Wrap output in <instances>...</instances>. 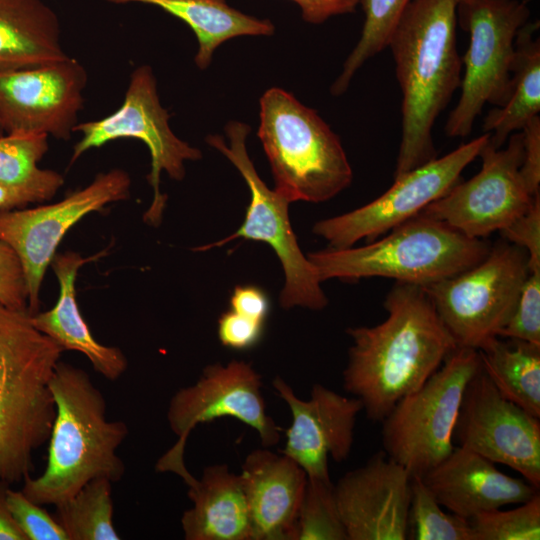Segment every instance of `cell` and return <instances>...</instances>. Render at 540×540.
<instances>
[{
    "instance_id": "obj_42",
    "label": "cell",
    "mask_w": 540,
    "mask_h": 540,
    "mask_svg": "<svg viewBox=\"0 0 540 540\" xmlns=\"http://www.w3.org/2000/svg\"><path fill=\"white\" fill-rule=\"evenodd\" d=\"M301 10L302 19L321 24L329 18L355 12L360 0H292Z\"/></svg>"
},
{
    "instance_id": "obj_37",
    "label": "cell",
    "mask_w": 540,
    "mask_h": 540,
    "mask_svg": "<svg viewBox=\"0 0 540 540\" xmlns=\"http://www.w3.org/2000/svg\"><path fill=\"white\" fill-rule=\"evenodd\" d=\"M0 302L12 309L28 312L27 287L21 262L14 250L2 241H0Z\"/></svg>"
},
{
    "instance_id": "obj_35",
    "label": "cell",
    "mask_w": 540,
    "mask_h": 540,
    "mask_svg": "<svg viewBox=\"0 0 540 540\" xmlns=\"http://www.w3.org/2000/svg\"><path fill=\"white\" fill-rule=\"evenodd\" d=\"M8 508L27 540H69L62 526L43 505L28 499L21 490L7 488Z\"/></svg>"
},
{
    "instance_id": "obj_33",
    "label": "cell",
    "mask_w": 540,
    "mask_h": 540,
    "mask_svg": "<svg viewBox=\"0 0 540 540\" xmlns=\"http://www.w3.org/2000/svg\"><path fill=\"white\" fill-rule=\"evenodd\" d=\"M48 150V136L33 133H6L0 136V183L21 186L44 177L49 169L38 162Z\"/></svg>"
},
{
    "instance_id": "obj_11",
    "label": "cell",
    "mask_w": 540,
    "mask_h": 540,
    "mask_svg": "<svg viewBox=\"0 0 540 540\" xmlns=\"http://www.w3.org/2000/svg\"><path fill=\"white\" fill-rule=\"evenodd\" d=\"M261 387V375L244 361L206 366L195 384L179 389L169 402L167 420L177 441L158 459L156 471L174 473L193 486L197 479L184 461L187 439L197 425L217 418L233 417L250 426L266 448L277 444L282 428L267 414Z\"/></svg>"
},
{
    "instance_id": "obj_44",
    "label": "cell",
    "mask_w": 540,
    "mask_h": 540,
    "mask_svg": "<svg viewBox=\"0 0 540 540\" xmlns=\"http://www.w3.org/2000/svg\"><path fill=\"white\" fill-rule=\"evenodd\" d=\"M4 134H6V133H5V131H4L3 127H2V124L0 122V136H2Z\"/></svg>"
},
{
    "instance_id": "obj_22",
    "label": "cell",
    "mask_w": 540,
    "mask_h": 540,
    "mask_svg": "<svg viewBox=\"0 0 540 540\" xmlns=\"http://www.w3.org/2000/svg\"><path fill=\"white\" fill-rule=\"evenodd\" d=\"M98 256L83 258L72 251L55 254L51 266L59 282L57 302L52 309L31 315V322L64 351L80 352L96 372L114 381L126 371L127 359L119 348L103 345L93 337L76 299L75 281L80 267Z\"/></svg>"
},
{
    "instance_id": "obj_20",
    "label": "cell",
    "mask_w": 540,
    "mask_h": 540,
    "mask_svg": "<svg viewBox=\"0 0 540 540\" xmlns=\"http://www.w3.org/2000/svg\"><path fill=\"white\" fill-rule=\"evenodd\" d=\"M421 478L443 508L468 520L523 503L539 491L524 478L509 476L494 462L460 446Z\"/></svg>"
},
{
    "instance_id": "obj_21",
    "label": "cell",
    "mask_w": 540,
    "mask_h": 540,
    "mask_svg": "<svg viewBox=\"0 0 540 540\" xmlns=\"http://www.w3.org/2000/svg\"><path fill=\"white\" fill-rule=\"evenodd\" d=\"M252 540H296L307 474L293 459L263 448L247 455L240 474Z\"/></svg>"
},
{
    "instance_id": "obj_6",
    "label": "cell",
    "mask_w": 540,
    "mask_h": 540,
    "mask_svg": "<svg viewBox=\"0 0 540 540\" xmlns=\"http://www.w3.org/2000/svg\"><path fill=\"white\" fill-rule=\"evenodd\" d=\"M257 135L275 190L291 203L324 202L347 188L353 172L336 133L316 110L272 87L260 98Z\"/></svg>"
},
{
    "instance_id": "obj_9",
    "label": "cell",
    "mask_w": 540,
    "mask_h": 540,
    "mask_svg": "<svg viewBox=\"0 0 540 540\" xmlns=\"http://www.w3.org/2000/svg\"><path fill=\"white\" fill-rule=\"evenodd\" d=\"M528 274L527 253L505 240L476 265L423 288L457 346L478 350L506 325Z\"/></svg>"
},
{
    "instance_id": "obj_14",
    "label": "cell",
    "mask_w": 540,
    "mask_h": 540,
    "mask_svg": "<svg viewBox=\"0 0 540 540\" xmlns=\"http://www.w3.org/2000/svg\"><path fill=\"white\" fill-rule=\"evenodd\" d=\"M507 141L505 148H494L488 140L479 153L480 171L457 182L420 214L470 238L486 239L525 213L536 195L530 194L520 172L522 131L511 134Z\"/></svg>"
},
{
    "instance_id": "obj_13",
    "label": "cell",
    "mask_w": 540,
    "mask_h": 540,
    "mask_svg": "<svg viewBox=\"0 0 540 540\" xmlns=\"http://www.w3.org/2000/svg\"><path fill=\"white\" fill-rule=\"evenodd\" d=\"M490 134L462 144L399 178L381 196L348 213L318 221L313 233L330 249L354 246L361 239L371 242L419 215L460 181L462 171L479 156Z\"/></svg>"
},
{
    "instance_id": "obj_15",
    "label": "cell",
    "mask_w": 540,
    "mask_h": 540,
    "mask_svg": "<svg viewBox=\"0 0 540 540\" xmlns=\"http://www.w3.org/2000/svg\"><path fill=\"white\" fill-rule=\"evenodd\" d=\"M131 179L123 169L99 173L63 200L35 208L0 211V241L18 256L25 275L28 312L39 310V293L48 266L68 230L84 216L127 199Z\"/></svg>"
},
{
    "instance_id": "obj_7",
    "label": "cell",
    "mask_w": 540,
    "mask_h": 540,
    "mask_svg": "<svg viewBox=\"0 0 540 540\" xmlns=\"http://www.w3.org/2000/svg\"><path fill=\"white\" fill-rule=\"evenodd\" d=\"M480 368L478 350L457 347L415 392L381 421L384 452L422 476L454 449L453 431L464 390Z\"/></svg>"
},
{
    "instance_id": "obj_1",
    "label": "cell",
    "mask_w": 540,
    "mask_h": 540,
    "mask_svg": "<svg viewBox=\"0 0 540 540\" xmlns=\"http://www.w3.org/2000/svg\"><path fill=\"white\" fill-rule=\"evenodd\" d=\"M384 308L381 323L347 329L352 345L343 371L344 389L374 422L419 389L458 347L423 287L395 282Z\"/></svg>"
},
{
    "instance_id": "obj_5",
    "label": "cell",
    "mask_w": 540,
    "mask_h": 540,
    "mask_svg": "<svg viewBox=\"0 0 540 540\" xmlns=\"http://www.w3.org/2000/svg\"><path fill=\"white\" fill-rule=\"evenodd\" d=\"M491 245L421 214L361 247L307 254L320 281L383 277L421 287L482 261Z\"/></svg>"
},
{
    "instance_id": "obj_2",
    "label": "cell",
    "mask_w": 540,
    "mask_h": 540,
    "mask_svg": "<svg viewBox=\"0 0 540 540\" xmlns=\"http://www.w3.org/2000/svg\"><path fill=\"white\" fill-rule=\"evenodd\" d=\"M460 0H410L389 37L402 93L401 139L393 178L437 157L432 130L461 85Z\"/></svg>"
},
{
    "instance_id": "obj_10",
    "label": "cell",
    "mask_w": 540,
    "mask_h": 540,
    "mask_svg": "<svg viewBox=\"0 0 540 540\" xmlns=\"http://www.w3.org/2000/svg\"><path fill=\"white\" fill-rule=\"evenodd\" d=\"M250 131L248 124L230 121L225 126L229 144L220 135L206 137L207 144L222 153L240 172L251 197L245 219L232 235L197 250L223 246L237 238L267 243L275 251L285 274L280 296L282 307L321 310L328 304V299L314 266L301 251L291 227L288 214L291 202L275 189L271 190L259 177L246 146Z\"/></svg>"
},
{
    "instance_id": "obj_12",
    "label": "cell",
    "mask_w": 540,
    "mask_h": 540,
    "mask_svg": "<svg viewBox=\"0 0 540 540\" xmlns=\"http://www.w3.org/2000/svg\"><path fill=\"white\" fill-rule=\"evenodd\" d=\"M170 115L161 105L156 77L149 65L135 68L130 76L123 103L105 118L77 123L74 132L81 134L74 145L70 165L86 151L120 138H135L146 144L151 156L147 181L154 190L144 221L158 226L162 220L167 196L160 192V175L181 181L185 162L201 159V151L178 138L169 125Z\"/></svg>"
},
{
    "instance_id": "obj_18",
    "label": "cell",
    "mask_w": 540,
    "mask_h": 540,
    "mask_svg": "<svg viewBox=\"0 0 540 540\" xmlns=\"http://www.w3.org/2000/svg\"><path fill=\"white\" fill-rule=\"evenodd\" d=\"M411 477L384 451L341 477L334 495L348 540L407 539Z\"/></svg>"
},
{
    "instance_id": "obj_34",
    "label": "cell",
    "mask_w": 540,
    "mask_h": 540,
    "mask_svg": "<svg viewBox=\"0 0 540 540\" xmlns=\"http://www.w3.org/2000/svg\"><path fill=\"white\" fill-rule=\"evenodd\" d=\"M498 337L540 345V271L529 272L515 308Z\"/></svg>"
},
{
    "instance_id": "obj_19",
    "label": "cell",
    "mask_w": 540,
    "mask_h": 540,
    "mask_svg": "<svg viewBox=\"0 0 540 540\" xmlns=\"http://www.w3.org/2000/svg\"><path fill=\"white\" fill-rule=\"evenodd\" d=\"M272 384L292 415L286 445L280 453L301 466L308 478L331 481L328 459L341 462L348 458L357 415L363 410L361 401L321 384L313 385L310 398L302 400L280 376Z\"/></svg>"
},
{
    "instance_id": "obj_3",
    "label": "cell",
    "mask_w": 540,
    "mask_h": 540,
    "mask_svg": "<svg viewBox=\"0 0 540 540\" xmlns=\"http://www.w3.org/2000/svg\"><path fill=\"white\" fill-rule=\"evenodd\" d=\"M56 415L43 473L21 491L40 505L57 506L96 478L118 482L125 464L117 454L128 435L124 421L106 418V400L83 369L59 361L50 381Z\"/></svg>"
},
{
    "instance_id": "obj_36",
    "label": "cell",
    "mask_w": 540,
    "mask_h": 540,
    "mask_svg": "<svg viewBox=\"0 0 540 540\" xmlns=\"http://www.w3.org/2000/svg\"><path fill=\"white\" fill-rule=\"evenodd\" d=\"M500 232L506 241L527 253L529 272L540 271V194L525 213Z\"/></svg>"
},
{
    "instance_id": "obj_25",
    "label": "cell",
    "mask_w": 540,
    "mask_h": 540,
    "mask_svg": "<svg viewBox=\"0 0 540 540\" xmlns=\"http://www.w3.org/2000/svg\"><path fill=\"white\" fill-rule=\"evenodd\" d=\"M112 4L139 3L161 8L185 22L194 32L198 49L196 66L207 69L215 50L227 40L241 36H271L275 26L231 7L226 0H104Z\"/></svg>"
},
{
    "instance_id": "obj_31",
    "label": "cell",
    "mask_w": 540,
    "mask_h": 540,
    "mask_svg": "<svg viewBox=\"0 0 540 540\" xmlns=\"http://www.w3.org/2000/svg\"><path fill=\"white\" fill-rule=\"evenodd\" d=\"M296 540H348L331 481L307 479L297 519Z\"/></svg>"
},
{
    "instance_id": "obj_29",
    "label": "cell",
    "mask_w": 540,
    "mask_h": 540,
    "mask_svg": "<svg viewBox=\"0 0 540 540\" xmlns=\"http://www.w3.org/2000/svg\"><path fill=\"white\" fill-rule=\"evenodd\" d=\"M410 0H360L365 15L360 38L346 58L330 93L342 95L363 64L387 48L389 37Z\"/></svg>"
},
{
    "instance_id": "obj_32",
    "label": "cell",
    "mask_w": 540,
    "mask_h": 540,
    "mask_svg": "<svg viewBox=\"0 0 540 540\" xmlns=\"http://www.w3.org/2000/svg\"><path fill=\"white\" fill-rule=\"evenodd\" d=\"M469 522L474 540H539V492L514 509L485 511Z\"/></svg>"
},
{
    "instance_id": "obj_38",
    "label": "cell",
    "mask_w": 540,
    "mask_h": 540,
    "mask_svg": "<svg viewBox=\"0 0 540 540\" xmlns=\"http://www.w3.org/2000/svg\"><path fill=\"white\" fill-rule=\"evenodd\" d=\"M63 176L49 170L41 179L21 186L0 183V211L24 208L31 203L51 199L63 185Z\"/></svg>"
},
{
    "instance_id": "obj_23",
    "label": "cell",
    "mask_w": 540,
    "mask_h": 540,
    "mask_svg": "<svg viewBox=\"0 0 540 540\" xmlns=\"http://www.w3.org/2000/svg\"><path fill=\"white\" fill-rule=\"evenodd\" d=\"M192 508L181 518L186 540H252L250 512L242 478L226 464L204 469L188 487Z\"/></svg>"
},
{
    "instance_id": "obj_8",
    "label": "cell",
    "mask_w": 540,
    "mask_h": 540,
    "mask_svg": "<svg viewBox=\"0 0 540 540\" xmlns=\"http://www.w3.org/2000/svg\"><path fill=\"white\" fill-rule=\"evenodd\" d=\"M456 14L469 33V46L461 58V94L444 130L449 137H466L485 104L500 107L508 101L515 39L530 9L520 0H460Z\"/></svg>"
},
{
    "instance_id": "obj_41",
    "label": "cell",
    "mask_w": 540,
    "mask_h": 540,
    "mask_svg": "<svg viewBox=\"0 0 540 540\" xmlns=\"http://www.w3.org/2000/svg\"><path fill=\"white\" fill-rule=\"evenodd\" d=\"M230 309L265 323L270 302L262 288L256 285H237L230 297Z\"/></svg>"
},
{
    "instance_id": "obj_24",
    "label": "cell",
    "mask_w": 540,
    "mask_h": 540,
    "mask_svg": "<svg viewBox=\"0 0 540 540\" xmlns=\"http://www.w3.org/2000/svg\"><path fill=\"white\" fill-rule=\"evenodd\" d=\"M60 21L43 0H0V70L66 59Z\"/></svg>"
},
{
    "instance_id": "obj_28",
    "label": "cell",
    "mask_w": 540,
    "mask_h": 540,
    "mask_svg": "<svg viewBox=\"0 0 540 540\" xmlns=\"http://www.w3.org/2000/svg\"><path fill=\"white\" fill-rule=\"evenodd\" d=\"M55 519L69 540H119L113 525L112 482L96 478L55 506Z\"/></svg>"
},
{
    "instance_id": "obj_26",
    "label": "cell",
    "mask_w": 540,
    "mask_h": 540,
    "mask_svg": "<svg viewBox=\"0 0 540 540\" xmlns=\"http://www.w3.org/2000/svg\"><path fill=\"white\" fill-rule=\"evenodd\" d=\"M539 21H528L518 31L511 67L508 101L491 109L484 118L483 132L490 134L494 148L503 147L511 134L521 131L540 111V39L534 38Z\"/></svg>"
},
{
    "instance_id": "obj_30",
    "label": "cell",
    "mask_w": 540,
    "mask_h": 540,
    "mask_svg": "<svg viewBox=\"0 0 540 540\" xmlns=\"http://www.w3.org/2000/svg\"><path fill=\"white\" fill-rule=\"evenodd\" d=\"M407 539L474 540L469 520L445 512L419 475L411 477Z\"/></svg>"
},
{
    "instance_id": "obj_27",
    "label": "cell",
    "mask_w": 540,
    "mask_h": 540,
    "mask_svg": "<svg viewBox=\"0 0 540 540\" xmlns=\"http://www.w3.org/2000/svg\"><path fill=\"white\" fill-rule=\"evenodd\" d=\"M506 339L478 349L481 368L502 396L540 418V345Z\"/></svg>"
},
{
    "instance_id": "obj_43",
    "label": "cell",
    "mask_w": 540,
    "mask_h": 540,
    "mask_svg": "<svg viewBox=\"0 0 540 540\" xmlns=\"http://www.w3.org/2000/svg\"><path fill=\"white\" fill-rule=\"evenodd\" d=\"M8 486L0 482V540H27L8 508Z\"/></svg>"
},
{
    "instance_id": "obj_4",
    "label": "cell",
    "mask_w": 540,
    "mask_h": 540,
    "mask_svg": "<svg viewBox=\"0 0 540 540\" xmlns=\"http://www.w3.org/2000/svg\"><path fill=\"white\" fill-rule=\"evenodd\" d=\"M64 350L27 311L0 302V482L23 481L48 441L56 407L50 381Z\"/></svg>"
},
{
    "instance_id": "obj_16",
    "label": "cell",
    "mask_w": 540,
    "mask_h": 540,
    "mask_svg": "<svg viewBox=\"0 0 540 540\" xmlns=\"http://www.w3.org/2000/svg\"><path fill=\"white\" fill-rule=\"evenodd\" d=\"M453 440L540 488L539 418L502 396L481 364L464 390Z\"/></svg>"
},
{
    "instance_id": "obj_39",
    "label": "cell",
    "mask_w": 540,
    "mask_h": 540,
    "mask_svg": "<svg viewBox=\"0 0 540 540\" xmlns=\"http://www.w3.org/2000/svg\"><path fill=\"white\" fill-rule=\"evenodd\" d=\"M264 326L265 323L229 308L218 320V338L226 347L236 350L249 349L260 341Z\"/></svg>"
},
{
    "instance_id": "obj_17",
    "label": "cell",
    "mask_w": 540,
    "mask_h": 540,
    "mask_svg": "<svg viewBox=\"0 0 540 540\" xmlns=\"http://www.w3.org/2000/svg\"><path fill=\"white\" fill-rule=\"evenodd\" d=\"M87 72L75 58L0 70V122L5 133L69 140L83 109Z\"/></svg>"
},
{
    "instance_id": "obj_40",
    "label": "cell",
    "mask_w": 540,
    "mask_h": 540,
    "mask_svg": "<svg viewBox=\"0 0 540 540\" xmlns=\"http://www.w3.org/2000/svg\"><path fill=\"white\" fill-rule=\"evenodd\" d=\"M524 155L521 175L531 195L540 193V117L531 119L521 130Z\"/></svg>"
}]
</instances>
